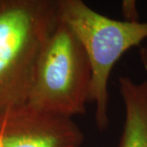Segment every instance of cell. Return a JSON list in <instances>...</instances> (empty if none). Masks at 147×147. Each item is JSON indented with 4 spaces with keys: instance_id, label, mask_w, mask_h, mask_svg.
<instances>
[{
    "instance_id": "obj_1",
    "label": "cell",
    "mask_w": 147,
    "mask_h": 147,
    "mask_svg": "<svg viewBox=\"0 0 147 147\" xmlns=\"http://www.w3.org/2000/svg\"><path fill=\"white\" fill-rule=\"evenodd\" d=\"M58 21L57 0H0V119L26 104Z\"/></svg>"
},
{
    "instance_id": "obj_2",
    "label": "cell",
    "mask_w": 147,
    "mask_h": 147,
    "mask_svg": "<svg viewBox=\"0 0 147 147\" xmlns=\"http://www.w3.org/2000/svg\"><path fill=\"white\" fill-rule=\"evenodd\" d=\"M60 20L81 43L90 64L89 102L95 105L100 131L108 128V84L116 62L127 50L147 38V21H118L100 14L82 0H57Z\"/></svg>"
},
{
    "instance_id": "obj_3",
    "label": "cell",
    "mask_w": 147,
    "mask_h": 147,
    "mask_svg": "<svg viewBox=\"0 0 147 147\" xmlns=\"http://www.w3.org/2000/svg\"><path fill=\"white\" fill-rule=\"evenodd\" d=\"M91 80L84 47L59 18L40 54L26 105L67 118L84 115Z\"/></svg>"
},
{
    "instance_id": "obj_4",
    "label": "cell",
    "mask_w": 147,
    "mask_h": 147,
    "mask_svg": "<svg viewBox=\"0 0 147 147\" xmlns=\"http://www.w3.org/2000/svg\"><path fill=\"white\" fill-rule=\"evenodd\" d=\"M4 147H80L84 133L71 118L24 105L0 119Z\"/></svg>"
},
{
    "instance_id": "obj_5",
    "label": "cell",
    "mask_w": 147,
    "mask_h": 147,
    "mask_svg": "<svg viewBox=\"0 0 147 147\" xmlns=\"http://www.w3.org/2000/svg\"><path fill=\"white\" fill-rule=\"evenodd\" d=\"M119 87L125 121L118 147H147V79L137 83L122 76Z\"/></svg>"
},
{
    "instance_id": "obj_6",
    "label": "cell",
    "mask_w": 147,
    "mask_h": 147,
    "mask_svg": "<svg viewBox=\"0 0 147 147\" xmlns=\"http://www.w3.org/2000/svg\"><path fill=\"white\" fill-rule=\"evenodd\" d=\"M122 11L123 15L126 16L127 21H138L136 3L134 1H123L122 3Z\"/></svg>"
},
{
    "instance_id": "obj_7",
    "label": "cell",
    "mask_w": 147,
    "mask_h": 147,
    "mask_svg": "<svg viewBox=\"0 0 147 147\" xmlns=\"http://www.w3.org/2000/svg\"><path fill=\"white\" fill-rule=\"evenodd\" d=\"M140 55H141V59L143 65L147 68V46L144 48H142L140 52Z\"/></svg>"
},
{
    "instance_id": "obj_8",
    "label": "cell",
    "mask_w": 147,
    "mask_h": 147,
    "mask_svg": "<svg viewBox=\"0 0 147 147\" xmlns=\"http://www.w3.org/2000/svg\"><path fill=\"white\" fill-rule=\"evenodd\" d=\"M0 147H4L3 141V136H2V132H1V131H0Z\"/></svg>"
}]
</instances>
